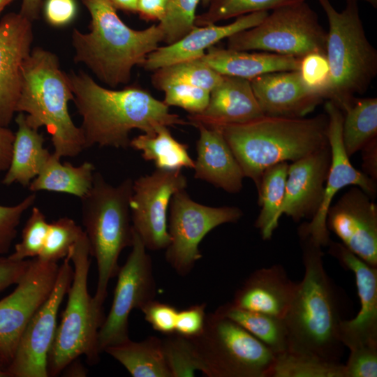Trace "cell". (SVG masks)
Returning <instances> with one entry per match:
<instances>
[{
  "label": "cell",
  "mask_w": 377,
  "mask_h": 377,
  "mask_svg": "<svg viewBox=\"0 0 377 377\" xmlns=\"http://www.w3.org/2000/svg\"><path fill=\"white\" fill-rule=\"evenodd\" d=\"M222 77L201 57L158 68L153 71L151 80L154 87L161 91L170 84L182 83L210 91L221 81Z\"/></svg>",
  "instance_id": "34"
},
{
  "label": "cell",
  "mask_w": 377,
  "mask_h": 377,
  "mask_svg": "<svg viewBox=\"0 0 377 377\" xmlns=\"http://www.w3.org/2000/svg\"><path fill=\"white\" fill-rule=\"evenodd\" d=\"M0 377H9L6 368L1 365H0Z\"/></svg>",
  "instance_id": "56"
},
{
  "label": "cell",
  "mask_w": 377,
  "mask_h": 377,
  "mask_svg": "<svg viewBox=\"0 0 377 377\" xmlns=\"http://www.w3.org/2000/svg\"><path fill=\"white\" fill-rule=\"evenodd\" d=\"M327 31L306 1L273 10L258 25L227 38V48L260 50L302 58L311 52L325 54Z\"/></svg>",
  "instance_id": "10"
},
{
  "label": "cell",
  "mask_w": 377,
  "mask_h": 377,
  "mask_svg": "<svg viewBox=\"0 0 377 377\" xmlns=\"http://www.w3.org/2000/svg\"><path fill=\"white\" fill-rule=\"evenodd\" d=\"M104 352L121 364L133 377H172L162 339L156 337L138 342L129 339L108 347Z\"/></svg>",
  "instance_id": "29"
},
{
  "label": "cell",
  "mask_w": 377,
  "mask_h": 377,
  "mask_svg": "<svg viewBox=\"0 0 377 377\" xmlns=\"http://www.w3.org/2000/svg\"><path fill=\"white\" fill-rule=\"evenodd\" d=\"M0 365H1V366H3V367H5L4 362H3V359H2V357H1V355H0ZM5 368H6V367H5Z\"/></svg>",
  "instance_id": "59"
},
{
  "label": "cell",
  "mask_w": 377,
  "mask_h": 377,
  "mask_svg": "<svg viewBox=\"0 0 377 377\" xmlns=\"http://www.w3.org/2000/svg\"><path fill=\"white\" fill-rule=\"evenodd\" d=\"M200 0H168L165 15L158 25L166 45L179 40L195 25L196 9Z\"/></svg>",
  "instance_id": "38"
},
{
  "label": "cell",
  "mask_w": 377,
  "mask_h": 377,
  "mask_svg": "<svg viewBox=\"0 0 377 377\" xmlns=\"http://www.w3.org/2000/svg\"><path fill=\"white\" fill-rule=\"evenodd\" d=\"M249 81L266 116L304 117L323 101L305 86L299 71L265 73Z\"/></svg>",
  "instance_id": "21"
},
{
  "label": "cell",
  "mask_w": 377,
  "mask_h": 377,
  "mask_svg": "<svg viewBox=\"0 0 377 377\" xmlns=\"http://www.w3.org/2000/svg\"><path fill=\"white\" fill-rule=\"evenodd\" d=\"M140 310L145 316V319L154 330L167 336L175 333V325L179 310L175 306L154 300Z\"/></svg>",
  "instance_id": "44"
},
{
  "label": "cell",
  "mask_w": 377,
  "mask_h": 377,
  "mask_svg": "<svg viewBox=\"0 0 377 377\" xmlns=\"http://www.w3.org/2000/svg\"><path fill=\"white\" fill-rule=\"evenodd\" d=\"M133 181L126 178L113 186L95 172L92 186L81 199L82 222L88 239L89 253L96 261L97 286L94 299L103 306L109 281L119 269L121 251L133 242L129 200Z\"/></svg>",
  "instance_id": "6"
},
{
  "label": "cell",
  "mask_w": 377,
  "mask_h": 377,
  "mask_svg": "<svg viewBox=\"0 0 377 377\" xmlns=\"http://www.w3.org/2000/svg\"><path fill=\"white\" fill-rule=\"evenodd\" d=\"M264 115L249 80L223 75L210 91L205 109L198 114H189L188 123L216 128L246 123Z\"/></svg>",
  "instance_id": "22"
},
{
  "label": "cell",
  "mask_w": 377,
  "mask_h": 377,
  "mask_svg": "<svg viewBox=\"0 0 377 377\" xmlns=\"http://www.w3.org/2000/svg\"><path fill=\"white\" fill-rule=\"evenodd\" d=\"M329 253L341 265L353 272L360 302L357 316L341 320L339 335L343 346L350 350L364 346H377V267L355 256L341 243L330 239Z\"/></svg>",
  "instance_id": "18"
},
{
  "label": "cell",
  "mask_w": 377,
  "mask_h": 377,
  "mask_svg": "<svg viewBox=\"0 0 377 377\" xmlns=\"http://www.w3.org/2000/svg\"><path fill=\"white\" fill-rule=\"evenodd\" d=\"M326 113L313 117L264 115L253 121L216 128L222 133L244 177L258 191L269 167L295 161L329 145Z\"/></svg>",
  "instance_id": "4"
},
{
  "label": "cell",
  "mask_w": 377,
  "mask_h": 377,
  "mask_svg": "<svg viewBox=\"0 0 377 377\" xmlns=\"http://www.w3.org/2000/svg\"><path fill=\"white\" fill-rule=\"evenodd\" d=\"M215 311L241 325L274 355L288 351V331L283 318L243 309L231 302L223 304Z\"/></svg>",
  "instance_id": "32"
},
{
  "label": "cell",
  "mask_w": 377,
  "mask_h": 377,
  "mask_svg": "<svg viewBox=\"0 0 377 377\" xmlns=\"http://www.w3.org/2000/svg\"><path fill=\"white\" fill-rule=\"evenodd\" d=\"M350 351L344 364L346 377L377 376V346H364Z\"/></svg>",
  "instance_id": "45"
},
{
  "label": "cell",
  "mask_w": 377,
  "mask_h": 377,
  "mask_svg": "<svg viewBox=\"0 0 377 377\" xmlns=\"http://www.w3.org/2000/svg\"><path fill=\"white\" fill-rule=\"evenodd\" d=\"M131 247L126 261L117 274L111 308L98 331V348L101 353L108 347L129 340L131 312L134 309H141L155 300L156 286L151 259L134 230Z\"/></svg>",
  "instance_id": "12"
},
{
  "label": "cell",
  "mask_w": 377,
  "mask_h": 377,
  "mask_svg": "<svg viewBox=\"0 0 377 377\" xmlns=\"http://www.w3.org/2000/svg\"><path fill=\"white\" fill-rule=\"evenodd\" d=\"M68 76L73 101L82 118L86 149L94 145L126 149L133 129L149 134L161 125L188 124L139 86L116 90L101 86L84 71Z\"/></svg>",
  "instance_id": "1"
},
{
  "label": "cell",
  "mask_w": 377,
  "mask_h": 377,
  "mask_svg": "<svg viewBox=\"0 0 377 377\" xmlns=\"http://www.w3.org/2000/svg\"><path fill=\"white\" fill-rule=\"evenodd\" d=\"M31 260H13L0 257V293L17 284L27 270Z\"/></svg>",
  "instance_id": "48"
},
{
  "label": "cell",
  "mask_w": 377,
  "mask_h": 377,
  "mask_svg": "<svg viewBox=\"0 0 377 377\" xmlns=\"http://www.w3.org/2000/svg\"><path fill=\"white\" fill-rule=\"evenodd\" d=\"M299 72L305 86L325 99L330 82V66L326 55L319 52L304 55L300 59Z\"/></svg>",
  "instance_id": "42"
},
{
  "label": "cell",
  "mask_w": 377,
  "mask_h": 377,
  "mask_svg": "<svg viewBox=\"0 0 377 377\" xmlns=\"http://www.w3.org/2000/svg\"><path fill=\"white\" fill-rule=\"evenodd\" d=\"M304 274L283 318L288 351L340 362L343 345L335 295L325 272L322 246L299 226Z\"/></svg>",
  "instance_id": "2"
},
{
  "label": "cell",
  "mask_w": 377,
  "mask_h": 377,
  "mask_svg": "<svg viewBox=\"0 0 377 377\" xmlns=\"http://www.w3.org/2000/svg\"><path fill=\"white\" fill-rule=\"evenodd\" d=\"M360 151H362V172L376 182L377 138L372 140Z\"/></svg>",
  "instance_id": "50"
},
{
  "label": "cell",
  "mask_w": 377,
  "mask_h": 377,
  "mask_svg": "<svg viewBox=\"0 0 377 377\" xmlns=\"http://www.w3.org/2000/svg\"><path fill=\"white\" fill-rule=\"evenodd\" d=\"M32 21L10 13L0 21V126L11 122L19 98L22 68L31 52Z\"/></svg>",
  "instance_id": "19"
},
{
  "label": "cell",
  "mask_w": 377,
  "mask_h": 377,
  "mask_svg": "<svg viewBox=\"0 0 377 377\" xmlns=\"http://www.w3.org/2000/svg\"><path fill=\"white\" fill-rule=\"evenodd\" d=\"M65 371L66 376H85L87 374L86 369L81 363L78 361V358L75 359L68 364L63 370Z\"/></svg>",
  "instance_id": "54"
},
{
  "label": "cell",
  "mask_w": 377,
  "mask_h": 377,
  "mask_svg": "<svg viewBox=\"0 0 377 377\" xmlns=\"http://www.w3.org/2000/svg\"><path fill=\"white\" fill-rule=\"evenodd\" d=\"M162 91L165 105L179 107L189 114L202 112L208 104L210 93L205 89L182 83L170 84Z\"/></svg>",
  "instance_id": "41"
},
{
  "label": "cell",
  "mask_w": 377,
  "mask_h": 377,
  "mask_svg": "<svg viewBox=\"0 0 377 377\" xmlns=\"http://www.w3.org/2000/svg\"><path fill=\"white\" fill-rule=\"evenodd\" d=\"M73 277L68 300L57 327L48 355L49 376H56L81 355L90 365L99 361L98 334L104 320L103 306L98 305L88 290L89 246L85 233L69 252Z\"/></svg>",
  "instance_id": "8"
},
{
  "label": "cell",
  "mask_w": 377,
  "mask_h": 377,
  "mask_svg": "<svg viewBox=\"0 0 377 377\" xmlns=\"http://www.w3.org/2000/svg\"><path fill=\"white\" fill-rule=\"evenodd\" d=\"M297 286L281 265L260 268L246 279L230 302L243 309L283 318Z\"/></svg>",
  "instance_id": "24"
},
{
  "label": "cell",
  "mask_w": 377,
  "mask_h": 377,
  "mask_svg": "<svg viewBox=\"0 0 377 377\" xmlns=\"http://www.w3.org/2000/svg\"><path fill=\"white\" fill-rule=\"evenodd\" d=\"M88 10L89 31L75 29L74 61L89 68L98 80L114 88L126 84L133 68L142 66L163 40L158 24L136 30L127 26L107 0H81Z\"/></svg>",
  "instance_id": "3"
},
{
  "label": "cell",
  "mask_w": 377,
  "mask_h": 377,
  "mask_svg": "<svg viewBox=\"0 0 377 377\" xmlns=\"http://www.w3.org/2000/svg\"><path fill=\"white\" fill-rule=\"evenodd\" d=\"M205 309L206 304L202 303L178 311L175 334L186 338L200 334L205 323Z\"/></svg>",
  "instance_id": "46"
},
{
  "label": "cell",
  "mask_w": 377,
  "mask_h": 377,
  "mask_svg": "<svg viewBox=\"0 0 377 377\" xmlns=\"http://www.w3.org/2000/svg\"><path fill=\"white\" fill-rule=\"evenodd\" d=\"M70 255L59 266L48 298L24 330L11 362L6 367L9 377H47V360L57 330L59 307L73 277Z\"/></svg>",
  "instance_id": "13"
},
{
  "label": "cell",
  "mask_w": 377,
  "mask_h": 377,
  "mask_svg": "<svg viewBox=\"0 0 377 377\" xmlns=\"http://www.w3.org/2000/svg\"><path fill=\"white\" fill-rule=\"evenodd\" d=\"M289 164L281 162L263 172L258 191L260 212L255 221L262 238L269 240L279 226L280 210L283 203Z\"/></svg>",
  "instance_id": "31"
},
{
  "label": "cell",
  "mask_w": 377,
  "mask_h": 377,
  "mask_svg": "<svg viewBox=\"0 0 377 377\" xmlns=\"http://www.w3.org/2000/svg\"><path fill=\"white\" fill-rule=\"evenodd\" d=\"M84 230L72 219L64 216L50 223L43 248L38 258L56 262L65 258L79 239Z\"/></svg>",
  "instance_id": "37"
},
{
  "label": "cell",
  "mask_w": 377,
  "mask_h": 377,
  "mask_svg": "<svg viewBox=\"0 0 377 377\" xmlns=\"http://www.w3.org/2000/svg\"><path fill=\"white\" fill-rule=\"evenodd\" d=\"M59 268L56 262L34 258L15 290L0 300V355L5 367L29 321L52 293Z\"/></svg>",
  "instance_id": "15"
},
{
  "label": "cell",
  "mask_w": 377,
  "mask_h": 377,
  "mask_svg": "<svg viewBox=\"0 0 377 377\" xmlns=\"http://www.w3.org/2000/svg\"><path fill=\"white\" fill-rule=\"evenodd\" d=\"M13 1V0H0V14L5 8V7L7 6Z\"/></svg>",
  "instance_id": "55"
},
{
  "label": "cell",
  "mask_w": 377,
  "mask_h": 377,
  "mask_svg": "<svg viewBox=\"0 0 377 377\" xmlns=\"http://www.w3.org/2000/svg\"><path fill=\"white\" fill-rule=\"evenodd\" d=\"M43 7L46 22L53 27L69 24L77 13L75 0H45Z\"/></svg>",
  "instance_id": "47"
},
{
  "label": "cell",
  "mask_w": 377,
  "mask_h": 377,
  "mask_svg": "<svg viewBox=\"0 0 377 377\" xmlns=\"http://www.w3.org/2000/svg\"><path fill=\"white\" fill-rule=\"evenodd\" d=\"M116 10L136 13L138 0H107Z\"/></svg>",
  "instance_id": "53"
},
{
  "label": "cell",
  "mask_w": 377,
  "mask_h": 377,
  "mask_svg": "<svg viewBox=\"0 0 377 377\" xmlns=\"http://www.w3.org/2000/svg\"><path fill=\"white\" fill-rule=\"evenodd\" d=\"M15 122L10 162L1 182L25 187L39 174L51 153L44 147L43 135L27 124L23 112H18Z\"/></svg>",
  "instance_id": "27"
},
{
  "label": "cell",
  "mask_w": 377,
  "mask_h": 377,
  "mask_svg": "<svg viewBox=\"0 0 377 377\" xmlns=\"http://www.w3.org/2000/svg\"><path fill=\"white\" fill-rule=\"evenodd\" d=\"M357 1V0H355ZM371 4L374 8H377V0H362Z\"/></svg>",
  "instance_id": "57"
},
{
  "label": "cell",
  "mask_w": 377,
  "mask_h": 377,
  "mask_svg": "<svg viewBox=\"0 0 377 377\" xmlns=\"http://www.w3.org/2000/svg\"><path fill=\"white\" fill-rule=\"evenodd\" d=\"M35 193L30 194L13 206L0 205V256L8 253L17 233V226L23 214L36 200Z\"/></svg>",
  "instance_id": "43"
},
{
  "label": "cell",
  "mask_w": 377,
  "mask_h": 377,
  "mask_svg": "<svg viewBox=\"0 0 377 377\" xmlns=\"http://www.w3.org/2000/svg\"><path fill=\"white\" fill-rule=\"evenodd\" d=\"M95 173L94 165L84 162L79 166L61 162V157L50 154L39 174L31 182V192L47 191L73 195L80 199L90 191Z\"/></svg>",
  "instance_id": "28"
},
{
  "label": "cell",
  "mask_w": 377,
  "mask_h": 377,
  "mask_svg": "<svg viewBox=\"0 0 377 377\" xmlns=\"http://www.w3.org/2000/svg\"><path fill=\"white\" fill-rule=\"evenodd\" d=\"M168 226L170 242L165 259L175 272L188 274L202 258L199 244L217 226L235 223L242 216L235 206L209 207L193 201L185 189L175 193L169 205Z\"/></svg>",
  "instance_id": "11"
},
{
  "label": "cell",
  "mask_w": 377,
  "mask_h": 377,
  "mask_svg": "<svg viewBox=\"0 0 377 377\" xmlns=\"http://www.w3.org/2000/svg\"><path fill=\"white\" fill-rule=\"evenodd\" d=\"M188 339L208 377H267L274 358L264 343L216 311L207 314L200 334Z\"/></svg>",
  "instance_id": "9"
},
{
  "label": "cell",
  "mask_w": 377,
  "mask_h": 377,
  "mask_svg": "<svg viewBox=\"0 0 377 377\" xmlns=\"http://www.w3.org/2000/svg\"><path fill=\"white\" fill-rule=\"evenodd\" d=\"M42 8V0H22L20 13L31 21L39 17Z\"/></svg>",
  "instance_id": "52"
},
{
  "label": "cell",
  "mask_w": 377,
  "mask_h": 377,
  "mask_svg": "<svg viewBox=\"0 0 377 377\" xmlns=\"http://www.w3.org/2000/svg\"><path fill=\"white\" fill-rule=\"evenodd\" d=\"M325 13L329 29L325 55L330 82L325 98L343 112L363 94L377 75V50L367 38L357 1L346 0L337 11L330 0H317Z\"/></svg>",
  "instance_id": "7"
},
{
  "label": "cell",
  "mask_w": 377,
  "mask_h": 377,
  "mask_svg": "<svg viewBox=\"0 0 377 377\" xmlns=\"http://www.w3.org/2000/svg\"><path fill=\"white\" fill-rule=\"evenodd\" d=\"M221 75L251 80L259 75L280 71H299L301 58L271 52H249L214 46L202 57Z\"/></svg>",
  "instance_id": "26"
},
{
  "label": "cell",
  "mask_w": 377,
  "mask_h": 377,
  "mask_svg": "<svg viewBox=\"0 0 377 377\" xmlns=\"http://www.w3.org/2000/svg\"><path fill=\"white\" fill-rule=\"evenodd\" d=\"M168 0H138L136 13L145 21L161 22L164 18Z\"/></svg>",
  "instance_id": "49"
},
{
  "label": "cell",
  "mask_w": 377,
  "mask_h": 377,
  "mask_svg": "<svg viewBox=\"0 0 377 377\" xmlns=\"http://www.w3.org/2000/svg\"><path fill=\"white\" fill-rule=\"evenodd\" d=\"M343 114V145L350 158L377 138V98L355 97Z\"/></svg>",
  "instance_id": "33"
},
{
  "label": "cell",
  "mask_w": 377,
  "mask_h": 377,
  "mask_svg": "<svg viewBox=\"0 0 377 377\" xmlns=\"http://www.w3.org/2000/svg\"><path fill=\"white\" fill-rule=\"evenodd\" d=\"M49 226L43 212L34 207L22 229L21 241L15 244L14 251L8 257L13 260L38 257L43 248Z\"/></svg>",
  "instance_id": "39"
},
{
  "label": "cell",
  "mask_w": 377,
  "mask_h": 377,
  "mask_svg": "<svg viewBox=\"0 0 377 377\" xmlns=\"http://www.w3.org/2000/svg\"><path fill=\"white\" fill-rule=\"evenodd\" d=\"M358 186L344 193L331 204L326 226L350 251L377 267V205Z\"/></svg>",
  "instance_id": "17"
},
{
  "label": "cell",
  "mask_w": 377,
  "mask_h": 377,
  "mask_svg": "<svg viewBox=\"0 0 377 377\" xmlns=\"http://www.w3.org/2000/svg\"><path fill=\"white\" fill-rule=\"evenodd\" d=\"M306 0H210L207 10L196 15L195 25L201 27L244 15L273 10Z\"/></svg>",
  "instance_id": "36"
},
{
  "label": "cell",
  "mask_w": 377,
  "mask_h": 377,
  "mask_svg": "<svg viewBox=\"0 0 377 377\" xmlns=\"http://www.w3.org/2000/svg\"><path fill=\"white\" fill-rule=\"evenodd\" d=\"M73 100L68 74L55 54L33 49L22 68V83L15 110L23 112L34 129L45 127L51 136L54 153L75 157L86 149L80 127L72 120L68 102Z\"/></svg>",
  "instance_id": "5"
},
{
  "label": "cell",
  "mask_w": 377,
  "mask_h": 377,
  "mask_svg": "<svg viewBox=\"0 0 377 377\" xmlns=\"http://www.w3.org/2000/svg\"><path fill=\"white\" fill-rule=\"evenodd\" d=\"M14 137L10 128L0 126V171H6L9 166Z\"/></svg>",
  "instance_id": "51"
},
{
  "label": "cell",
  "mask_w": 377,
  "mask_h": 377,
  "mask_svg": "<svg viewBox=\"0 0 377 377\" xmlns=\"http://www.w3.org/2000/svg\"><path fill=\"white\" fill-rule=\"evenodd\" d=\"M209 1H210V0H200L201 4L204 7H207V6L209 5Z\"/></svg>",
  "instance_id": "58"
},
{
  "label": "cell",
  "mask_w": 377,
  "mask_h": 377,
  "mask_svg": "<svg viewBox=\"0 0 377 377\" xmlns=\"http://www.w3.org/2000/svg\"><path fill=\"white\" fill-rule=\"evenodd\" d=\"M267 377H346L344 364L286 351L274 355Z\"/></svg>",
  "instance_id": "35"
},
{
  "label": "cell",
  "mask_w": 377,
  "mask_h": 377,
  "mask_svg": "<svg viewBox=\"0 0 377 377\" xmlns=\"http://www.w3.org/2000/svg\"><path fill=\"white\" fill-rule=\"evenodd\" d=\"M268 13L260 11L244 15L225 25L195 26L175 43L158 47L147 56L141 66L146 71H154L179 61L201 58L208 48L224 38L258 25Z\"/></svg>",
  "instance_id": "23"
},
{
  "label": "cell",
  "mask_w": 377,
  "mask_h": 377,
  "mask_svg": "<svg viewBox=\"0 0 377 377\" xmlns=\"http://www.w3.org/2000/svg\"><path fill=\"white\" fill-rule=\"evenodd\" d=\"M328 118L327 138L331 149V163L325 186L323 200L316 216L301 226L322 246L330 241V231L326 226V215L335 195L341 188L353 185L360 187L371 198L377 192L376 182L350 163L342 140V110L331 101L325 103Z\"/></svg>",
  "instance_id": "16"
},
{
  "label": "cell",
  "mask_w": 377,
  "mask_h": 377,
  "mask_svg": "<svg viewBox=\"0 0 377 377\" xmlns=\"http://www.w3.org/2000/svg\"><path fill=\"white\" fill-rule=\"evenodd\" d=\"M192 126L199 131L194 177L228 193L239 192L244 176L221 131L200 124Z\"/></svg>",
  "instance_id": "25"
},
{
  "label": "cell",
  "mask_w": 377,
  "mask_h": 377,
  "mask_svg": "<svg viewBox=\"0 0 377 377\" xmlns=\"http://www.w3.org/2000/svg\"><path fill=\"white\" fill-rule=\"evenodd\" d=\"M331 163L330 145L289 164L283 214L298 222L313 219L322 204Z\"/></svg>",
  "instance_id": "20"
},
{
  "label": "cell",
  "mask_w": 377,
  "mask_h": 377,
  "mask_svg": "<svg viewBox=\"0 0 377 377\" xmlns=\"http://www.w3.org/2000/svg\"><path fill=\"white\" fill-rule=\"evenodd\" d=\"M168 335L162 340L163 350L172 377L193 376L200 367L188 338Z\"/></svg>",
  "instance_id": "40"
},
{
  "label": "cell",
  "mask_w": 377,
  "mask_h": 377,
  "mask_svg": "<svg viewBox=\"0 0 377 377\" xmlns=\"http://www.w3.org/2000/svg\"><path fill=\"white\" fill-rule=\"evenodd\" d=\"M187 186L181 170L156 169L133 182L129 200L132 226L147 249H166L170 242L167 214L173 195Z\"/></svg>",
  "instance_id": "14"
},
{
  "label": "cell",
  "mask_w": 377,
  "mask_h": 377,
  "mask_svg": "<svg viewBox=\"0 0 377 377\" xmlns=\"http://www.w3.org/2000/svg\"><path fill=\"white\" fill-rule=\"evenodd\" d=\"M129 147L141 151L142 157L154 162L158 170H181L183 168H194L188 145L177 141L165 125L158 126L151 133H143L133 138Z\"/></svg>",
  "instance_id": "30"
}]
</instances>
